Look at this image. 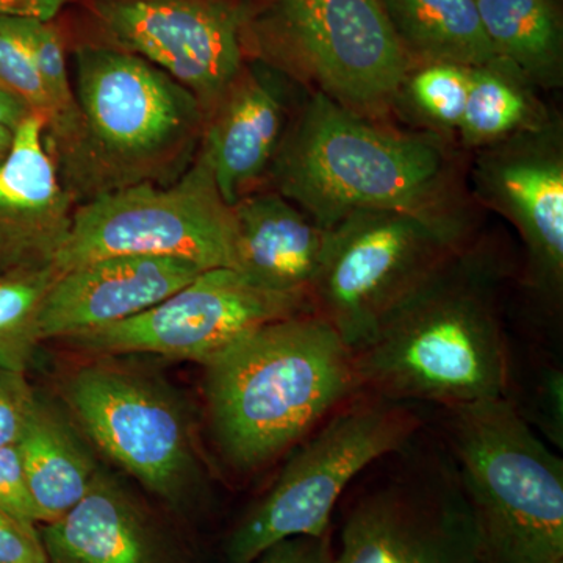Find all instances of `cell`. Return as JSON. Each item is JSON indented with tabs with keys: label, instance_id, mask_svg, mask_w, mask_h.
Returning a JSON list of instances; mask_svg holds the SVG:
<instances>
[{
	"label": "cell",
	"instance_id": "cell-1",
	"mask_svg": "<svg viewBox=\"0 0 563 563\" xmlns=\"http://www.w3.org/2000/svg\"><path fill=\"white\" fill-rule=\"evenodd\" d=\"M507 276L501 255L483 240L448 255L352 350L361 390L448 409L507 396Z\"/></svg>",
	"mask_w": 563,
	"mask_h": 563
},
{
	"label": "cell",
	"instance_id": "cell-2",
	"mask_svg": "<svg viewBox=\"0 0 563 563\" xmlns=\"http://www.w3.org/2000/svg\"><path fill=\"white\" fill-rule=\"evenodd\" d=\"M310 92L288 122L268 176L274 191L329 231L354 211L466 210L444 136L401 132Z\"/></svg>",
	"mask_w": 563,
	"mask_h": 563
},
{
	"label": "cell",
	"instance_id": "cell-3",
	"mask_svg": "<svg viewBox=\"0 0 563 563\" xmlns=\"http://www.w3.org/2000/svg\"><path fill=\"white\" fill-rule=\"evenodd\" d=\"M202 365L211 432L236 472L276 461L362 393L351 347L314 312L254 329Z\"/></svg>",
	"mask_w": 563,
	"mask_h": 563
},
{
	"label": "cell",
	"instance_id": "cell-4",
	"mask_svg": "<svg viewBox=\"0 0 563 563\" xmlns=\"http://www.w3.org/2000/svg\"><path fill=\"white\" fill-rule=\"evenodd\" d=\"M76 131L52 154L63 187L80 206L141 184L168 185L201 147V103L172 76L107 43L74 51Z\"/></svg>",
	"mask_w": 563,
	"mask_h": 563
},
{
	"label": "cell",
	"instance_id": "cell-5",
	"mask_svg": "<svg viewBox=\"0 0 563 563\" xmlns=\"http://www.w3.org/2000/svg\"><path fill=\"white\" fill-rule=\"evenodd\" d=\"M459 487L487 563L563 555V462L507 396L450 407Z\"/></svg>",
	"mask_w": 563,
	"mask_h": 563
},
{
	"label": "cell",
	"instance_id": "cell-6",
	"mask_svg": "<svg viewBox=\"0 0 563 563\" xmlns=\"http://www.w3.org/2000/svg\"><path fill=\"white\" fill-rule=\"evenodd\" d=\"M247 60L383 122L412 68L379 0H266L243 27Z\"/></svg>",
	"mask_w": 563,
	"mask_h": 563
},
{
	"label": "cell",
	"instance_id": "cell-7",
	"mask_svg": "<svg viewBox=\"0 0 563 563\" xmlns=\"http://www.w3.org/2000/svg\"><path fill=\"white\" fill-rule=\"evenodd\" d=\"M472 236L468 209L448 214L354 211L325 236L320 272L310 288L314 313L355 350Z\"/></svg>",
	"mask_w": 563,
	"mask_h": 563
},
{
	"label": "cell",
	"instance_id": "cell-8",
	"mask_svg": "<svg viewBox=\"0 0 563 563\" xmlns=\"http://www.w3.org/2000/svg\"><path fill=\"white\" fill-rule=\"evenodd\" d=\"M235 214L222 199L199 147L173 184H141L107 192L74 209L57 274L117 255L181 258L202 269L233 268Z\"/></svg>",
	"mask_w": 563,
	"mask_h": 563
},
{
	"label": "cell",
	"instance_id": "cell-9",
	"mask_svg": "<svg viewBox=\"0 0 563 563\" xmlns=\"http://www.w3.org/2000/svg\"><path fill=\"white\" fill-rule=\"evenodd\" d=\"M417 428L413 415L385 399L340 407L298 443L276 483L236 526L225 550L229 563H254L291 537H328L347 485L377 459L402 448Z\"/></svg>",
	"mask_w": 563,
	"mask_h": 563
},
{
	"label": "cell",
	"instance_id": "cell-10",
	"mask_svg": "<svg viewBox=\"0 0 563 563\" xmlns=\"http://www.w3.org/2000/svg\"><path fill=\"white\" fill-rule=\"evenodd\" d=\"M62 390L96 446L147 490L177 504L201 481L187 413L150 377L91 363L70 373Z\"/></svg>",
	"mask_w": 563,
	"mask_h": 563
},
{
	"label": "cell",
	"instance_id": "cell-11",
	"mask_svg": "<svg viewBox=\"0 0 563 563\" xmlns=\"http://www.w3.org/2000/svg\"><path fill=\"white\" fill-rule=\"evenodd\" d=\"M314 312L309 292L266 290L232 268L206 269L146 312L65 342L91 354H157L206 363L268 322Z\"/></svg>",
	"mask_w": 563,
	"mask_h": 563
},
{
	"label": "cell",
	"instance_id": "cell-12",
	"mask_svg": "<svg viewBox=\"0 0 563 563\" xmlns=\"http://www.w3.org/2000/svg\"><path fill=\"white\" fill-rule=\"evenodd\" d=\"M102 43L165 70L207 117L246 63L243 0H88Z\"/></svg>",
	"mask_w": 563,
	"mask_h": 563
},
{
	"label": "cell",
	"instance_id": "cell-13",
	"mask_svg": "<svg viewBox=\"0 0 563 563\" xmlns=\"http://www.w3.org/2000/svg\"><path fill=\"white\" fill-rule=\"evenodd\" d=\"M477 201L517 229L526 247V279L537 295L559 301L563 288V128L544 124L476 151Z\"/></svg>",
	"mask_w": 563,
	"mask_h": 563
},
{
	"label": "cell",
	"instance_id": "cell-14",
	"mask_svg": "<svg viewBox=\"0 0 563 563\" xmlns=\"http://www.w3.org/2000/svg\"><path fill=\"white\" fill-rule=\"evenodd\" d=\"M332 563H487L461 487L393 484L355 504Z\"/></svg>",
	"mask_w": 563,
	"mask_h": 563
},
{
	"label": "cell",
	"instance_id": "cell-15",
	"mask_svg": "<svg viewBox=\"0 0 563 563\" xmlns=\"http://www.w3.org/2000/svg\"><path fill=\"white\" fill-rule=\"evenodd\" d=\"M206 272L157 255H117L57 274L40 313L43 340H66L136 317Z\"/></svg>",
	"mask_w": 563,
	"mask_h": 563
},
{
	"label": "cell",
	"instance_id": "cell-16",
	"mask_svg": "<svg viewBox=\"0 0 563 563\" xmlns=\"http://www.w3.org/2000/svg\"><path fill=\"white\" fill-rule=\"evenodd\" d=\"M74 209L44 143L43 118L31 114L0 165V276L54 266Z\"/></svg>",
	"mask_w": 563,
	"mask_h": 563
},
{
	"label": "cell",
	"instance_id": "cell-17",
	"mask_svg": "<svg viewBox=\"0 0 563 563\" xmlns=\"http://www.w3.org/2000/svg\"><path fill=\"white\" fill-rule=\"evenodd\" d=\"M269 74L262 63L246 60L206 120L201 151L231 207L268 176L290 122L284 96Z\"/></svg>",
	"mask_w": 563,
	"mask_h": 563
},
{
	"label": "cell",
	"instance_id": "cell-18",
	"mask_svg": "<svg viewBox=\"0 0 563 563\" xmlns=\"http://www.w3.org/2000/svg\"><path fill=\"white\" fill-rule=\"evenodd\" d=\"M233 268L266 290L309 292L328 231L277 191H252L233 206Z\"/></svg>",
	"mask_w": 563,
	"mask_h": 563
},
{
	"label": "cell",
	"instance_id": "cell-19",
	"mask_svg": "<svg viewBox=\"0 0 563 563\" xmlns=\"http://www.w3.org/2000/svg\"><path fill=\"white\" fill-rule=\"evenodd\" d=\"M49 563H165L162 542L135 499L98 470L79 503L43 526Z\"/></svg>",
	"mask_w": 563,
	"mask_h": 563
},
{
	"label": "cell",
	"instance_id": "cell-20",
	"mask_svg": "<svg viewBox=\"0 0 563 563\" xmlns=\"http://www.w3.org/2000/svg\"><path fill=\"white\" fill-rule=\"evenodd\" d=\"M16 450L41 525L73 509L98 472L68 422L41 399H36Z\"/></svg>",
	"mask_w": 563,
	"mask_h": 563
},
{
	"label": "cell",
	"instance_id": "cell-21",
	"mask_svg": "<svg viewBox=\"0 0 563 563\" xmlns=\"http://www.w3.org/2000/svg\"><path fill=\"white\" fill-rule=\"evenodd\" d=\"M410 65H488L499 60L476 0H379Z\"/></svg>",
	"mask_w": 563,
	"mask_h": 563
},
{
	"label": "cell",
	"instance_id": "cell-22",
	"mask_svg": "<svg viewBox=\"0 0 563 563\" xmlns=\"http://www.w3.org/2000/svg\"><path fill=\"white\" fill-rule=\"evenodd\" d=\"M493 51L543 90L563 84V27L558 0H476Z\"/></svg>",
	"mask_w": 563,
	"mask_h": 563
},
{
	"label": "cell",
	"instance_id": "cell-23",
	"mask_svg": "<svg viewBox=\"0 0 563 563\" xmlns=\"http://www.w3.org/2000/svg\"><path fill=\"white\" fill-rule=\"evenodd\" d=\"M536 87L504 60L470 70V90L459 140L477 151L515 133L544 124L553 113L539 101Z\"/></svg>",
	"mask_w": 563,
	"mask_h": 563
},
{
	"label": "cell",
	"instance_id": "cell-24",
	"mask_svg": "<svg viewBox=\"0 0 563 563\" xmlns=\"http://www.w3.org/2000/svg\"><path fill=\"white\" fill-rule=\"evenodd\" d=\"M55 277L54 266L0 276V368L27 373L41 343V307Z\"/></svg>",
	"mask_w": 563,
	"mask_h": 563
},
{
	"label": "cell",
	"instance_id": "cell-25",
	"mask_svg": "<svg viewBox=\"0 0 563 563\" xmlns=\"http://www.w3.org/2000/svg\"><path fill=\"white\" fill-rule=\"evenodd\" d=\"M25 47L31 52L35 68L49 98L52 120L44 129V143L49 154L68 143L77 124V103L73 79L66 62L62 32L52 21L10 16Z\"/></svg>",
	"mask_w": 563,
	"mask_h": 563
},
{
	"label": "cell",
	"instance_id": "cell-26",
	"mask_svg": "<svg viewBox=\"0 0 563 563\" xmlns=\"http://www.w3.org/2000/svg\"><path fill=\"white\" fill-rule=\"evenodd\" d=\"M470 70L451 63L412 66L399 91V101L439 135H457L470 90Z\"/></svg>",
	"mask_w": 563,
	"mask_h": 563
},
{
	"label": "cell",
	"instance_id": "cell-27",
	"mask_svg": "<svg viewBox=\"0 0 563 563\" xmlns=\"http://www.w3.org/2000/svg\"><path fill=\"white\" fill-rule=\"evenodd\" d=\"M0 87L21 99L33 114L43 118L44 129L49 125V98L31 52L25 47L9 14H0Z\"/></svg>",
	"mask_w": 563,
	"mask_h": 563
},
{
	"label": "cell",
	"instance_id": "cell-28",
	"mask_svg": "<svg viewBox=\"0 0 563 563\" xmlns=\"http://www.w3.org/2000/svg\"><path fill=\"white\" fill-rule=\"evenodd\" d=\"M36 399L25 373L0 368V448L16 444Z\"/></svg>",
	"mask_w": 563,
	"mask_h": 563
},
{
	"label": "cell",
	"instance_id": "cell-29",
	"mask_svg": "<svg viewBox=\"0 0 563 563\" xmlns=\"http://www.w3.org/2000/svg\"><path fill=\"white\" fill-rule=\"evenodd\" d=\"M0 510L24 523L38 525L16 444L0 448Z\"/></svg>",
	"mask_w": 563,
	"mask_h": 563
},
{
	"label": "cell",
	"instance_id": "cell-30",
	"mask_svg": "<svg viewBox=\"0 0 563 563\" xmlns=\"http://www.w3.org/2000/svg\"><path fill=\"white\" fill-rule=\"evenodd\" d=\"M0 563H49L36 526L0 510Z\"/></svg>",
	"mask_w": 563,
	"mask_h": 563
},
{
	"label": "cell",
	"instance_id": "cell-31",
	"mask_svg": "<svg viewBox=\"0 0 563 563\" xmlns=\"http://www.w3.org/2000/svg\"><path fill=\"white\" fill-rule=\"evenodd\" d=\"M537 422L548 439L561 448L563 444V376L558 369L543 374L536 395Z\"/></svg>",
	"mask_w": 563,
	"mask_h": 563
},
{
	"label": "cell",
	"instance_id": "cell-32",
	"mask_svg": "<svg viewBox=\"0 0 563 563\" xmlns=\"http://www.w3.org/2000/svg\"><path fill=\"white\" fill-rule=\"evenodd\" d=\"M331 536L291 537L273 544L255 563H332Z\"/></svg>",
	"mask_w": 563,
	"mask_h": 563
},
{
	"label": "cell",
	"instance_id": "cell-33",
	"mask_svg": "<svg viewBox=\"0 0 563 563\" xmlns=\"http://www.w3.org/2000/svg\"><path fill=\"white\" fill-rule=\"evenodd\" d=\"M31 114H33L31 109L21 99L0 87V125L16 131L21 122Z\"/></svg>",
	"mask_w": 563,
	"mask_h": 563
},
{
	"label": "cell",
	"instance_id": "cell-34",
	"mask_svg": "<svg viewBox=\"0 0 563 563\" xmlns=\"http://www.w3.org/2000/svg\"><path fill=\"white\" fill-rule=\"evenodd\" d=\"M13 129L5 128V125H0V165H2L3 161L7 158V155H9L11 144H13Z\"/></svg>",
	"mask_w": 563,
	"mask_h": 563
},
{
	"label": "cell",
	"instance_id": "cell-35",
	"mask_svg": "<svg viewBox=\"0 0 563 563\" xmlns=\"http://www.w3.org/2000/svg\"><path fill=\"white\" fill-rule=\"evenodd\" d=\"M540 563H563V555H562V558L548 559V561H543Z\"/></svg>",
	"mask_w": 563,
	"mask_h": 563
}]
</instances>
